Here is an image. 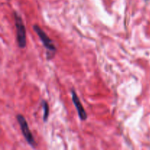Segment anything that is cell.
I'll return each mask as SVG.
<instances>
[{"label": "cell", "instance_id": "cell-1", "mask_svg": "<svg viewBox=\"0 0 150 150\" xmlns=\"http://www.w3.org/2000/svg\"><path fill=\"white\" fill-rule=\"evenodd\" d=\"M33 30L35 31V33L39 37L40 40L43 44V46L48 50V54H47V59L48 60L51 59L54 57V54L57 52V47L54 45V42L51 40V38L48 36L46 33L38 26V24L33 25Z\"/></svg>", "mask_w": 150, "mask_h": 150}, {"label": "cell", "instance_id": "cell-2", "mask_svg": "<svg viewBox=\"0 0 150 150\" xmlns=\"http://www.w3.org/2000/svg\"><path fill=\"white\" fill-rule=\"evenodd\" d=\"M14 18L18 46L20 48H24L26 45V32L23 19L17 12H14Z\"/></svg>", "mask_w": 150, "mask_h": 150}, {"label": "cell", "instance_id": "cell-3", "mask_svg": "<svg viewBox=\"0 0 150 150\" xmlns=\"http://www.w3.org/2000/svg\"><path fill=\"white\" fill-rule=\"evenodd\" d=\"M16 120H17L18 123L20 125L21 130L22 132L23 137H24L25 140L28 143L29 146H32V148H36L37 147V143L35 140L34 136L32 135V132H31L30 129H29L28 123L26 122V119L21 114H17L16 115Z\"/></svg>", "mask_w": 150, "mask_h": 150}, {"label": "cell", "instance_id": "cell-4", "mask_svg": "<svg viewBox=\"0 0 150 150\" xmlns=\"http://www.w3.org/2000/svg\"><path fill=\"white\" fill-rule=\"evenodd\" d=\"M71 97L72 100H73V104H74L75 107L76 108V111H77L79 117L81 121H86L88 118L87 113L85 111L84 108H83V105L81 103L80 99H79L77 93H76V92L74 89H72L71 90Z\"/></svg>", "mask_w": 150, "mask_h": 150}, {"label": "cell", "instance_id": "cell-5", "mask_svg": "<svg viewBox=\"0 0 150 150\" xmlns=\"http://www.w3.org/2000/svg\"><path fill=\"white\" fill-rule=\"evenodd\" d=\"M41 106H42V109H43V116H42V120L44 122H46L48 121V117H49V105H48V103L45 100L41 101Z\"/></svg>", "mask_w": 150, "mask_h": 150}]
</instances>
